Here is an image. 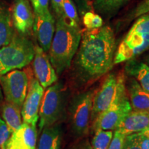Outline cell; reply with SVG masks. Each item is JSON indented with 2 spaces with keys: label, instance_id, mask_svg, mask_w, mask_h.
Returning <instances> with one entry per match:
<instances>
[{
  "label": "cell",
  "instance_id": "1",
  "mask_svg": "<svg viewBox=\"0 0 149 149\" xmlns=\"http://www.w3.org/2000/svg\"><path fill=\"white\" fill-rule=\"evenodd\" d=\"M116 46L114 33L109 26L81 33L75 59L81 77L89 81L109 72L114 65Z\"/></svg>",
  "mask_w": 149,
  "mask_h": 149
},
{
  "label": "cell",
  "instance_id": "2",
  "mask_svg": "<svg viewBox=\"0 0 149 149\" xmlns=\"http://www.w3.org/2000/svg\"><path fill=\"white\" fill-rule=\"evenodd\" d=\"M81 38L80 29L66 25L61 17L57 18L55 31L48 57L56 73L60 74L68 68L77 53Z\"/></svg>",
  "mask_w": 149,
  "mask_h": 149
},
{
  "label": "cell",
  "instance_id": "3",
  "mask_svg": "<svg viewBox=\"0 0 149 149\" xmlns=\"http://www.w3.org/2000/svg\"><path fill=\"white\" fill-rule=\"evenodd\" d=\"M34 55L33 42L26 36L15 32L10 42L0 48V75L27 66Z\"/></svg>",
  "mask_w": 149,
  "mask_h": 149
},
{
  "label": "cell",
  "instance_id": "4",
  "mask_svg": "<svg viewBox=\"0 0 149 149\" xmlns=\"http://www.w3.org/2000/svg\"><path fill=\"white\" fill-rule=\"evenodd\" d=\"M132 110L125 79L121 83L116 96L109 109L101 113L94 121L95 130H116Z\"/></svg>",
  "mask_w": 149,
  "mask_h": 149
},
{
  "label": "cell",
  "instance_id": "5",
  "mask_svg": "<svg viewBox=\"0 0 149 149\" xmlns=\"http://www.w3.org/2000/svg\"><path fill=\"white\" fill-rule=\"evenodd\" d=\"M64 108L65 98L62 85L56 83L48 87L43 95L39 111L40 131L44 128L54 125L60 120Z\"/></svg>",
  "mask_w": 149,
  "mask_h": 149
},
{
  "label": "cell",
  "instance_id": "6",
  "mask_svg": "<svg viewBox=\"0 0 149 149\" xmlns=\"http://www.w3.org/2000/svg\"><path fill=\"white\" fill-rule=\"evenodd\" d=\"M94 92L80 93L72 99L69 113L71 128L74 135L84 136L88 133L91 120Z\"/></svg>",
  "mask_w": 149,
  "mask_h": 149
},
{
  "label": "cell",
  "instance_id": "7",
  "mask_svg": "<svg viewBox=\"0 0 149 149\" xmlns=\"http://www.w3.org/2000/svg\"><path fill=\"white\" fill-rule=\"evenodd\" d=\"M29 74L24 70H14L0 75V85L6 102L22 107L29 89Z\"/></svg>",
  "mask_w": 149,
  "mask_h": 149
},
{
  "label": "cell",
  "instance_id": "8",
  "mask_svg": "<svg viewBox=\"0 0 149 149\" xmlns=\"http://www.w3.org/2000/svg\"><path fill=\"white\" fill-rule=\"evenodd\" d=\"M125 80L124 72L111 73L105 78L100 88L94 95L91 120L95 121L101 113L109 109L116 96L121 83Z\"/></svg>",
  "mask_w": 149,
  "mask_h": 149
},
{
  "label": "cell",
  "instance_id": "9",
  "mask_svg": "<svg viewBox=\"0 0 149 149\" xmlns=\"http://www.w3.org/2000/svg\"><path fill=\"white\" fill-rule=\"evenodd\" d=\"M149 48V35L129 32L115 52L114 64L134 59Z\"/></svg>",
  "mask_w": 149,
  "mask_h": 149
},
{
  "label": "cell",
  "instance_id": "10",
  "mask_svg": "<svg viewBox=\"0 0 149 149\" xmlns=\"http://www.w3.org/2000/svg\"><path fill=\"white\" fill-rule=\"evenodd\" d=\"M44 88L35 77L29 80V89L23 104L21 113L24 123L36 126L39 120V111L44 95Z\"/></svg>",
  "mask_w": 149,
  "mask_h": 149
},
{
  "label": "cell",
  "instance_id": "11",
  "mask_svg": "<svg viewBox=\"0 0 149 149\" xmlns=\"http://www.w3.org/2000/svg\"><path fill=\"white\" fill-rule=\"evenodd\" d=\"M33 61L35 77L43 88H47L57 81V73L52 66L48 55L40 46H35V55Z\"/></svg>",
  "mask_w": 149,
  "mask_h": 149
},
{
  "label": "cell",
  "instance_id": "12",
  "mask_svg": "<svg viewBox=\"0 0 149 149\" xmlns=\"http://www.w3.org/2000/svg\"><path fill=\"white\" fill-rule=\"evenodd\" d=\"M34 19L35 13L29 0H15L12 9V22L17 33L24 36L31 34Z\"/></svg>",
  "mask_w": 149,
  "mask_h": 149
},
{
  "label": "cell",
  "instance_id": "13",
  "mask_svg": "<svg viewBox=\"0 0 149 149\" xmlns=\"http://www.w3.org/2000/svg\"><path fill=\"white\" fill-rule=\"evenodd\" d=\"M33 29L39 45L43 51L47 53L51 47L55 31V19L50 10L44 14H35Z\"/></svg>",
  "mask_w": 149,
  "mask_h": 149
},
{
  "label": "cell",
  "instance_id": "14",
  "mask_svg": "<svg viewBox=\"0 0 149 149\" xmlns=\"http://www.w3.org/2000/svg\"><path fill=\"white\" fill-rule=\"evenodd\" d=\"M36 126L23 123L21 127L11 134L4 149H36Z\"/></svg>",
  "mask_w": 149,
  "mask_h": 149
},
{
  "label": "cell",
  "instance_id": "15",
  "mask_svg": "<svg viewBox=\"0 0 149 149\" xmlns=\"http://www.w3.org/2000/svg\"><path fill=\"white\" fill-rule=\"evenodd\" d=\"M149 126V112L132 110L116 130L126 136L141 133Z\"/></svg>",
  "mask_w": 149,
  "mask_h": 149
},
{
  "label": "cell",
  "instance_id": "16",
  "mask_svg": "<svg viewBox=\"0 0 149 149\" xmlns=\"http://www.w3.org/2000/svg\"><path fill=\"white\" fill-rule=\"evenodd\" d=\"M126 90L133 111L149 112V93L141 88L135 79L128 81Z\"/></svg>",
  "mask_w": 149,
  "mask_h": 149
},
{
  "label": "cell",
  "instance_id": "17",
  "mask_svg": "<svg viewBox=\"0 0 149 149\" xmlns=\"http://www.w3.org/2000/svg\"><path fill=\"white\" fill-rule=\"evenodd\" d=\"M125 71L130 77L135 78L141 88L149 93V66L148 64L132 59L126 63Z\"/></svg>",
  "mask_w": 149,
  "mask_h": 149
},
{
  "label": "cell",
  "instance_id": "18",
  "mask_svg": "<svg viewBox=\"0 0 149 149\" xmlns=\"http://www.w3.org/2000/svg\"><path fill=\"white\" fill-rule=\"evenodd\" d=\"M61 135L60 126L57 124L44 128L37 149H60Z\"/></svg>",
  "mask_w": 149,
  "mask_h": 149
},
{
  "label": "cell",
  "instance_id": "19",
  "mask_svg": "<svg viewBox=\"0 0 149 149\" xmlns=\"http://www.w3.org/2000/svg\"><path fill=\"white\" fill-rule=\"evenodd\" d=\"M15 33L10 11L0 4V48L8 44Z\"/></svg>",
  "mask_w": 149,
  "mask_h": 149
},
{
  "label": "cell",
  "instance_id": "20",
  "mask_svg": "<svg viewBox=\"0 0 149 149\" xmlns=\"http://www.w3.org/2000/svg\"><path fill=\"white\" fill-rule=\"evenodd\" d=\"M21 108L6 102L2 107V117L11 133H14L22 125Z\"/></svg>",
  "mask_w": 149,
  "mask_h": 149
},
{
  "label": "cell",
  "instance_id": "21",
  "mask_svg": "<svg viewBox=\"0 0 149 149\" xmlns=\"http://www.w3.org/2000/svg\"><path fill=\"white\" fill-rule=\"evenodd\" d=\"M129 0H94L93 8L99 14L104 16L112 15Z\"/></svg>",
  "mask_w": 149,
  "mask_h": 149
},
{
  "label": "cell",
  "instance_id": "22",
  "mask_svg": "<svg viewBox=\"0 0 149 149\" xmlns=\"http://www.w3.org/2000/svg\"><path fill=\"white\" fill-rule=\"evenodd\" d=\"M59 17L61 18L66 25L74 29H80L77 8L72 0H64L62 3V12Z\"/></svg>",
  "mask_w": 149,
  "mask_h": 149
},
{
  "label": "cell",
  "instance_id": "23",
  "mask_svg": "<svg viewBox=\"0 0 149 149\" xmlns=\"http://www.w3.org/2000/svg\"><path fill=\"white\" fill-rule=\"evenodd\" d=\"M113 133L112 130H95L93 139V149H109Z\"/></svg>",
  "mask_w": 149,
  "mask_h": 149
},
{
  "label": "cell",
  "instance_id": "24",
  "mask_svg": "<svg viewBox=\"0 0 149 149\" xmlns=\"http://www.w3.org/2000/svg\"><path fill=\"white\" fill-rule=\"evenodd\" d=\"M83 24L87 31H92L101 28L103 19L100 15L88 11L83 15Z\"/></svg>",
  "mask_w": 149,
  "mask_h": 149
},
{
  "label": "cell",
  "instance_id": "25",
  "mask_svg": "<svg viewBox=\"0 0 149 149\" xmlns=\"http://www.w3.org/2000/svg\"><path fill=\"white\" fill-rule=\"evenodd\" d=\"M126 135L120 133L117 130H115L111 142H110L109 149H123L125 141Z\"/></svg>",
  "mask_w": 149,
  "mask_h": 149
},
{
  "label": "cell",
  "instance_id": "26",
  "mask_svg": "<svg viewBox=\"0 0 149 149\" xmlns=\"http://www.w3.org/2000/svg\"><path fill=\"white\" fill-rule=\"evenodd\" d=\"M12 133L4 121L0 118V148L4 149L5 145L10 137Z\"/></svg>",
  "mask_w": 149,
  "mask_h": 149
},
{
  "label": "cell",
  "instance_id": "27",
  "mask_svg": "<svg viewBox=\"0 0 149 149\" xmlns=\"http://www.w3.org/2000/svg\"><path fill=\"white\" fill-rule=\"evenodd\" d=\"M148 13H149V0H142L135 9H133L130 16L132 19L139 18Z\"/></svg>",
  "mask_w": 149,
  "mask_h": 149
},
{
  "label": "cell",
  "instance_id": "28",
  "mask_svg": "<svg viewBox=\"0 0 149 149\" xmlns=\"http://www.w3.org/2000/svg\"><path fill=\"white\" fill-rule=\"evenodd\" d=\"M35 14H44L49 11V0H30Z\"/></svg>",
  "mask_w": 149,
  "mask_h": 149
},
{
  "label": "cell",
  "instance_id": "29",
  "mask_svg": "<svg viewBox=\"0 0 149 149\" xmlns=\"http://www.w3.org/2000/svg\"><path fill=\"white\" fill-rule=\"evenodd\" d=\"M129 32H137L149 35V20H144V21L137 20L130 29Z\"/></svg>",
  "mask_w": 149,
  "mask_h": 149
},
{
  "label": "cell",
  "instance_id": "30",
  "mask_svg": "<svg viewBox=\"0 0 149 149\" xmlns=\"http://www.w3.org/2000/svg\"><path fill=\"white\" fill-rule=\"evenodd\" d=\"M123 149H141L137 141L135 133L126 136Z\"/></svg>",
  "mask_w": 149,
  "mask_h": 149
},
{
  "label": "cell",
  "instance_id": "31",
  "mask_svg": "<svg viewBox=\"0 0 149 149\" xmlns=\"http://www.w3.org/2000/svg\"><path fill=\"white\" fill-rule=\"evenodd\" d=\"M72 1H73L76 8L79 9V12L82 15L90 10L91 0H72Z\"/></svg>",
  "mask_w": 149,
  "mask_h": 149
},
{
  "label": "cell",
  "instance_id": "32",
  "mask_svg": "<svg viewBox=\"0 0 149 149\" xmlns=\"http://www.w3.org/2000/svg\"><path fill=\"white\" fill-rule=\"evenodd\" d=\"M136 139L141 149H149V138L141 133H135Z\"/></svg>",
  "mask_w": 149,
  "mask_h": 149
},
{
  "label": "cell",
  "instance_id": "33",
  "mask_svg": "<svg viewBox=\"0 0 149 149\" xmlns=\"http://www.w3.org/2000/svg\"><path fill=\"white\" fill-rule=\"evenodd\" d=\"M51 1L52 7L58 18L61 16L62 12V3L64 0H51Z\"/></svg>",
  "mask_w": 149,
  "mask_h": 149
},
{
  "label": "cell",
  "instance_id": "34",
  "mask_svg": "<svg viewBox=\"0 0 149 149\" xmlns=\"http://www.w3.org/2000/svg\"><path fill=\"white\" fill-rule=\"evenodd\" d=\"M137 20H139V21H144V20H149V13L139 17L138 18V19H137Z\"/></svg>",
  "mask_w": 149,
  "mask_h": 149
},
{
  "label": "cell",
  "instance_id": "35",
  "mask_svg": "<svg viewBox=\"0 0 149 149\" xmlns=\"http://www.w3.org/2000/svg\"><path fill=\"white\" fill-rule=\"evenodd\" d=\"M141 133H142L143 135H144L145 136H146V137H148L149 138V126L144 130V131L141 132Z\"/></svg>",
  "mask_w": 149,
  "mask_h": 149
},
{
  "label": "cell",
  "instance_id": "36",
  "mask_svg": "<svg viewBox=\"0 0 149 149\" xmlns=\"http://www.w3.org/2000/svg\"><path fill=\"white\" fill-rule=\"evenodd\" d=\"M2 100H3V93H2V90H1V85H0V102L2 101Z\"/></svg>",
  "mask_w": 149,
  "mask_h": 149
},
{
  "label": "cell",
  "instance_id": "37",
  "mask_svg": "<svg viewBox=\"0 0 149 149\" xmlns=\"http://www.w3.org/2000/svg\"><path fill=\"white\" fill-rule=\"evenodd\" d=\"M146 62H147V64H148V66H149V56H148V57H146Z\"/></svg>",
  "mask_w": 149,
  "mask_h": 149
},
{
  "label": "cell",
  "instance_id": "38",
  "mask_svg": "<svg viewBox=\"0 0 149 149\" xmlns=\"http://www.w3.org/2000/svg\"><path fill=\"white\" fill-rule=\"evenodd\" d=\"M0 149H3V148H0Z\"/></svg>",
  "mask_w": 149,
  "mask_h": 149
}]
</instances>
